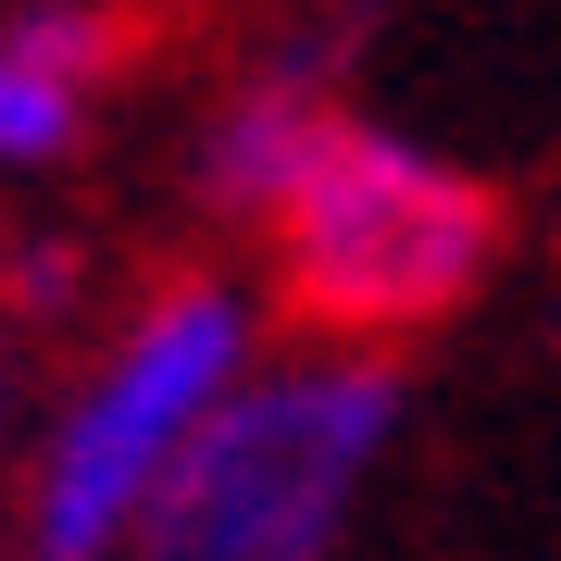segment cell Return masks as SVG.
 <instances>
[{
	"label": "cell",
	"mask_w": 561,
	"mask_h": 561,
	"mask_svg": "<svg viewBox=\"0 0 561 561\" xmlns=\"http://www.w3.org/2000/svg\"><path fill=\"white\" fill-rule=\"evenodd\" d=\"M337 62H324V38L300 50H262L238 88L201 113V138H187V201H201L213 225H275L287 213V187L312 175V150H324V125H337Z\"/></svg>",
	"instance_id": "obj_4"
},
{
	"label": "cell",
	"mask_w": 561,
	"mask_h": 561,
	"mask_svg": "<svg viewBox=\"0 0 561 561\" xmlns=\"http://www.w3.org/2000/svg\"><path fill=\"white\" fill-rule=\"evenodd\" d=\"M125 76V13H0V175H62Z\"/></svg>",
	"instance_id": "obj_5"
},
{
	"label": "cell",
	"mask_w": 561,
	"mask_h": 561,
	"mask_svg": "<svg viewBox=\"0 0 561 561\" xmlns=\"http://www.w3.org/2000/svg\"><path fill=\"white\" fill-rule=\"evenodd\" d=\"M412 437V362L400 350H275L187 474L162 486L138 561H350V524L375 500L387 449Z\"/></svg>",
	"instance_id": "obj_3"
},
{
	"label": "cell",
	"mask_w": 561,
	"mask_h": 561,
	"mask_svg": "<svg viewBox=\"0 0 561 561\" xmlns=\"http://www.w3.org/2000/svg\"><path fill=\"white\" fill-rule=\"evenodd\" d=\"M0 13H113V0H0Z\"/></svg>",
	"instance_id": "obj_6"
},
{
	"label": "cell",
	"mask_w": 561,
	"mask_h": 561,
	"mask_svg": "<svg viewBox=\"0 0 561 561\" xmlns=\"http://www.w3.org/2000/svg\"><path fill=\"white\" fill-rule=\"evenodd\" d=\"M500 187L474 162L400 138L375 113H337L287 213L262 225L275 300L324 350H412L424 324H461L500 275Z\"/></svg>",
	"instance_id": "obj_2"
},
{
	"label": "cell",
	"mask_w": 561,
	"mask_h": 561,
	"mask_svg": "<svg viewBox=\"0 0 561 561\" xmlns=\"http://www.w3.org/2000/svg\"><path fill=\"white\" fill-rule=\"evenodd\" d=\"M262 287L250 275H162L138 312L88 350L62 412L25 449L13 549L25 561H138L162 486L213 437V412L262 375Z\"/></svg>",
	"instance_id": "obj_1"
}]
</instances>
